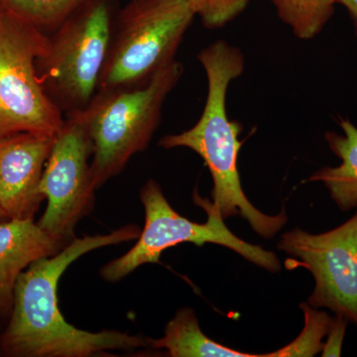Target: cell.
<instances>
[{"instance_id":"cell-14","label":"cell","mask_w":357,"mask_h":357,"mask_svg":"<svg viewBox=\"0 0 357 357\" xmlns=\"http://www.w3.org/2000/svg\"><path fill=\"white\" fill-rule=\"evenodd\" d=\"M279 17L302 40L321 33L335 10V0H269Z\"/></svg>"},{"instance_id":"cell-10","label":"cell","mask_w":357,"mask_h":357,"mask_svg":"<svg viewBox=\"0 0 357 357\" xmlns=\"http://www.w3.org/2000/svg\"><path fill=\"white\" fill-rule=\"evenodd\" d=\"M56 135L0 136V206L8 220H33L44 201L38 187Z\"/></svg>"},{"instance_id":"cell-2","label":"cell","mask_w":357,"mask_h":357,"mask_svg":"<svg viewBox=\"0 0 357 357\" xmlns=\"http://www.w3.org/2000/svg\"><path fill=\"white\" fill-rule=\"evenodd\" d=\"M198 60L208 79V96L198 122L182 133L164 136L159 146L189 148L203 158L213 181V204L223 220L241 215L256 234L271 238L280 231L288 218L285 211L268 215L257 210L246 197L238 171V154L243 142V124L230 121L227 93L230 83L243 73L241 51L227 42H213L203 49Z\"/></svg>"},{"instance_id":"cell-16","label":"cell","mask_w":357,"mask_h":357,"mask_svg":"<svg viewBox=\"0 0 357 357\" xmlns=\"http://www.w3.org/2000/svg\"><path fill=\"white\" fill-rule=\"evenodd\" d=\"M300 307L304 311L305 326L299 337L279 351L262 354V357L314 356L321 354L323 340L332 325L333 317L305 303Z\"/></svg>"},{"instance_id":"cell-7","label":"cell","mask_w":357,"mask_h":357,"mask_svg":"<svg viewBox=\"0 0 357 357\" xmlns=\"http://www.w3.org/2000/svg\"><path fill=\"white\" fill-rule=\"evenodd\" d=\"M48 35L6 10H0V136L18 132L56 135L64 114L40 83L37 59Z\"/></svg>"},{"instance_id":"cell-12","label":"cell","mask_w":357,"mask_h":357,"mask_svg":"<svg viewBox=\"0 0 357 357\" xmlns=\"http://www.w3.org/2000/svg\"><path fill=\"white\" fill-rule=\"evenodd\" d=\"M340 126L344 133L328 131L326 141L342 163L321 169L307 181L323 183L338 208L349 211L357 208V128L344 119Z\"/></svg>"},{"instance_id":"cell-18","label":"cell","mask_w":357,"mask_h":357,"mask_svg":"<svg viewBox=\"0 0 357 357\" xmlns=\"http://www.w3.org/2000/svg\"><path fill=\"white\" fill-rule=\"evenodd\" d=\"M349 321L342 316L335 314L333 318L332 325L326 335V342L324 344L321 356H342V344H344L345 332Z\"/></svg>"},{"instance_id":"cell-3","label":"cell","mask_w":357,"mask_h":357,"mask_svg":"<svg viewBox=\"0 0 357 357\" xmlns=\"http://www.w3.org/2000/svg\"><path fill=\"white\" fill-rule=\"evenodd\" d=\"M183 73L184 67L175 60L140 88L96 93L88 109L79 112L93 145L91 170L96 189L146 149L167 96Z\"/></svg>"},{"instance_id":"cell-4","label":"cell","mask_w":357,"mask_h":357,"mask_svg":"<svg viewBox=\"0 0 357 357\" xmlns=\"http://www.w3.org/2000/svg\"><path fill=\"white\" fill-rule=\"evenodd\" d=\"M117 11L116 0H86L48 35L37 75L63 114L84 112L95 98Z\"/></svg>"},{"instance_id":"cell-20","label":"cell","mask_w":357,"mask_h":357,"mask_svg":"<svg viewBox=\"0 0 357 357\" xmlns=\"http://www.w3.org/2000/svg\"><path fill=\"white\" fill-rule=\"evenodd\" d=\"M4 220H8V218H7L6 213H4V211L0 206V222H3Z\"/></svg>"},{"instance_id":"cell-19","label":"cell","mask_w":357,"mask_h":357,"mask_svg":"<svg viewBox=\"0 0 357 357\" xmlns=\"http://www.w3.org/2000/svg\"><path fill=\"white\" fill-rule=\"evenodd\" d=\"M335 3L342 4L349 11L357 34V0H335Z\"/></svg>"},{"instance_id":"cell-1","label":"cell","mask_w":357,"mask_h":357,"mask_svg":"<svg viewBox=\"0 0 357 357\" xmlns=\"http://www.w3.org/2000/svg\"><path fill=\"white\" fill-rule=\"evenodd\" d=\"M137 225L105 236L74 238L56 255L29 265L16 282L13 307L0 347L7 356L86 357L114 349L149 347L148 338L117 331L91 333L70 325L58 305V284L73 262L96 249L137 239Z\"/></svg>"},{"instance_id":"cell-6","label":"cell","mask_w":357,"mask_h":357,"mask_svg":"<svg viewBox=\"0 0 357 357\" xmlns=\"http://www.w3.org/2000/svg\"><path fill=\"white\" fill-rule=\"evenodd\" d=\"M140 199L145 210V225L137 243L121 257L112 260L100 270L107 282L122 280L134 270L147 263L159 262L166 249L181 243L218 244L231 249L246 260L276 273L281 263L274 252L265 250L237 237L225 225L218 208L208 199L195 191V203L206 211L208 220L204 223L191 222L176 213L168 203L156 181L149 180L140 191Z\"/></svg>"},{"instance_id":"cell-15","label":"cell","mask_w":357,"mask_h":357,"mask_svg":"<svg viewBox=\"0 0 357 357\" xmlns=\"http://www.w3.org/2000/svg\"><path fill=\"white\" fill-rule=\"evenodd\" d=\"M86 0H0V8L38 28L45 34L54 30Z\"/></svg>"},{"instance_id":"cell-17","label":"cell","mask_w":357,"mask_h":357,"mask_svg":"<svg viewBox=\"0 0 357 357\" xmlns=\"http://www.w3.org/2000/svg\"><path fill=\"white\" fill-rule=\"evenodd\" d=\"M204 27H225L248 8L251 0H185Z\"/></svg>"},{"instance_id":"cell-21","label":"cell","mask_w":357,"mask_h":357,"mask_svg":"<svg viewBox=\"0 0 357 357\" xmlns=\"http://www.w3.org/2000/svg\"><path fill=\"white\" fill-rule=\"evenodd\" d=\"M0 10H1V8H0Z\"/></svg>"},{"instance_id":"cell-11","label":"cell","mask_w":357,"mask_h":357,"mask_svg":"<svg viewBox=\"0 0 357 357\" xmlns=\"http://www.w3.org/2000/svg\"><path fill=\"white\" fill-rule=\"evenodd\" d=\"M64 246L33 220L0 222V314L11 312L14 288L26 268Z\"/></svg>"},{"instance_id":"cell-5","label":"cell","mask_w":357,"mask_h":357,"mask_svg":"<svg viewBox=\"0 0 357 357\" xmlns=\"http://www.w3.org/2000/svg\"><path fill=\"white\" fill-rule=\"evenodd\" d=\"M195 17L185 0H130L119 9L96 93L149 83L175 61Z\"/></svg>"},{"instance_id":"cell-9","label":"cell","mask_w":357,"mask_h":357,"mask_svg":"<svg viewBox=\"0 0 357 357\" xmlns=\"http://www.w3.org/2000/svg\"><path fill=\"white\" fill-rule=\"evenodd\" d=\"M277 248L299 260L314 276L310 306L331 310L357 326V211L324 234L300 229L286 232Z\"/></svg>"},{"instance_id":"cell-8","label":"cell","mask_w":357,"mask_h":357,"mask_svg":"<svg viewBox=\"0 0 357 357\" xmlns=\"http://www.w3.org/2000/svg\"><path fill=\"white\" fill-rule=\"evenodd\" d=\"M91 154L93 145L81 114L66 115L40 181L38 192L47 199V208L37 222L64 245L75 238L77 223L95 206Z\"/></svg>"},{"instance_id":"cell-13","label":"cell","mask_w":357,"mask_h":357,"mask_svg":"<svg viewBox=\"0 0 357 357\" xmlns=\"http://www.w3.org/2000/svg\"><path fill=\"white\" fill-rule=\"evenodd\" d=\"M149 347L165 349L171 357H262L234 351L206 337L194 311L184 307L165 328V335L159 340L148 338Z\"/></svg>"}]
</instances>
